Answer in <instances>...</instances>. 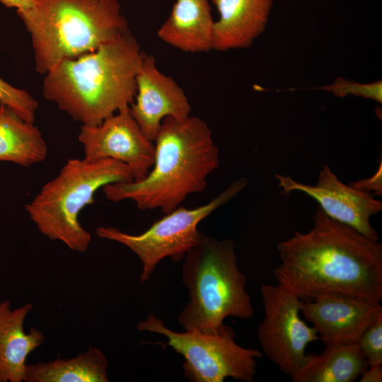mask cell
<instances>
[{"label":"cell","instance_id":"cell-15","mask_svg":"<svg viewBox=\"0 0 382 382\" xmlns=\"http://www.w3.org/2000/svg\"><path fill=\"white\" fill-rule=\"evenodd\" d=\"M33 305L25 303L11 309L8 300L0 303V377L2 382L24 380L28 355L42 345L45 335L40 330L23 329Z\"/></svg>","mask_w":382,"mask_h":382},{"label":"cell","instance_id":"cell-3","mask_svg":"<svg viewBox=\"0 0 382 382\" xmlns=\"http://www.w3.org/2000/svg\"><path fill=\"white\" fill-rule=\"evenodd\" d=\"M143 54L129 30L93 52L60 62L45 74L42 95L74 120L98 125L134 102Z\"/></svg>","mask_w":382,"mask_h":382},{"label":"cell","instance_id":"cell-8","mask_svg":"<svg viewBox=\"0 0 382 382\" xmlns=\"http://www.w3.org/2000/svg\"><path fill=\"white\" fill-rule=\"evenodd\" d=\"M137 330L164 335L166 345L185 359L184 376L192 382H223L227 378L253 382L257 359L263 355L258 349L238 345L232 329L221 335L192 330L178 332L149 314L138 323Z\"/></svg>","mask_w":382,"mask_h":382},{"label":"cell","instance_id":"cell-11","mask_svg":"<svg viewBox=\"0 0 382 382\" xmlns=\"http://www.w3.org/2000/svg\"><path fill=\"white\" fill-rule=\"evenodd\" d=\"M283 195L301 192L314 199L330 218L347 225L374 241H379L370 219L382 210V203L370 192L344 184L327 164L322 166L315 185L303 184L289 175H276Z\"/></svg>","mask_w":382,"mask_h":382},{"label":"cell","instance_id":"cell-22","mask_svg":"<svg viewBox=\"0 0 382 382\" xmlns=\"http://www.w3.org/2000/svg\"><path fill=\"white\" fill-rule=\"evenodd\" d=\"M357 344L368 366L382 364V317L364 332Z\"/></svg>","mask_w":382,"mask_h":382},{"label":"cell","instance_id":"cell-7","mask_svg":"<svg viewBox=\"0 0 382 382\" xmlns=\"http://www.w3.org/2000/svg\"><path fill=\"white\" fill-rule=\"evenodd\" d=\"M248 179L240 178L209 202L188 209L179 206L156 221L138 235L127 233L113 226H99L96 235L120 243L135 253L142 264L141 283L146 282L158 262L166 257L183 260L187 253L199 245L205 236L198 224L213 212L236 197L247 185Z\"/></svg>","mask_w":382,"mask_h":382},{"label":"cell","instance_id":"cell-14","mask_svg":"<svg viewBox=\"0 0 382 382\" xmlns=\"http://www.w3.org/2000/svg\"><path fill=\"white\" fill-rule=\"evenodd\" d=\"M219 18L214 21L212 50L250 47L265 30L274 0H212Z\"/></svg>","mask_w":382,"mask_h":382},{"label":"cell","instance_id":"cell-24","mask_svg":"<svg viewBox=\"0 0 382 382\" xmlns=\"http://www.w3.org/2000/svg\"><path fill=\"white\" fill-rule=\"evenodd\" d=\"M360 376V382H381L382 364L368 366Z\"/></svg>","mask_w":382,"mask_h":382},{"label":"cell","instance_id":"cell-5","mask_svg":"<svg viewBox=\"0 0 382 382\" xmlns=\"http://www.w3.org/2000/svg\"><path fill=\"white\" fill-rule=\"evenodd\" d=\"M183 260L182 279L190 299L178 320L185 330L224 334L232 329L224 324L226 318L253 316L233 241L205 236Z\"/></svg>","mask_w":382,"mask_h":382},{"label":"cell","instance_id":"cell-21","mask_svg":"<svg viewBox=\"0 0 382 382\" xmlns=\"http://www.w3.org/2000/svg\"><path fill=\"white\" fill-rule=\"evenodd\" d=\"M322 89L331 91L338 97L353 95L370 98L380 103L382 102L381 81L370 83H360L338 77L331 85L323 87Z\"/></svg>","mask_w":382,"mask_h":382},{"label":"cell","instance_id":"cell-23","mask_svg":"<svg viewBox=\"0 0 382 382\" xmlns=\"http://www.w3.org/2000/svg\"><path fill=\"white\" fill-rule=\"evenodd\" d=\"M381 162L376 172L370 178L350 183V185L360 190L370 192L374 191L376 195H381L382 192V168Z\"/></svg>","mask_w":382,"mask_h":382},{"label":"cell","instance_id":"cell-16","mask_svg":"<svg viewBox=\"0 0 382 382\" xmlns=\"http://www.w3.org/2000/svg\"><path fill=\"white\" fill-rule=\"evenodd\" d=\"M214 23L209 0H176L157 35L181 51L207 52L212 50Z\"/></svg>","mask_w":382,"mask_h":382},{"label":"cell","instance_id":"cell-2","mask_svg":"<svg viewBox=\"0 0 382 382\" xmlns=\"http://www.w3.org/2000/svg\"><path fill=\"white\" fill-rule=\"evenodd\" d=\"M154 144L148 174L139 180L105 185L102 190L108 200L130 199L140 210L160 209L167 214L190 194L203 192L208 176L220 164L212 131L198 117L164 118Z\"/></svg>","mask_w":382,"mask_h":382},{"label":"cell","instance_id":"cell-10","mask_svg":"<svg viewBox=\"0 0 382 382\" xmlns=\"http://www.w3.org/2000/svg\"><path fill=\"white\" fill-rule=\"evenodd\" d=\"M88 161L112 158L125 163L133 180L144 178L154 160V144L132 117L129 107L95 126L81 125L78 136Z\"/></svg>","mask_w":382,"mask_h":382},{"label":"cell","instance_id":"cell-26","mask_svg":"<svg viewBox=\"0 0 382 382\" xmlns=\"http://www.w3.org/2000/svg\"><path fill=\"white\" fill-rule=\"evenodd\" d=\"M0 382H1V377H0Z\"/></svg>","mask_w":382,"mask_h":382},{"label":"cell","instance_id":"cell-25","mask_svg":"<svg viewBox=\"0 0 382 382\" xmlns=\"http://www.w3.org/2000/svg\"><path fill=\"white\" fill-rule=\"evenodd\" d=\"M4 6L16 8L17 11H25L32 8L35 4V0H0Z\"/></svg>","mask_w":382,"mask_h":382},{"label":"cell","instance_id":"cell-19","mask_svg":"<svg viewBox=\"0 0 382 382\" xmlns=\"http://www.w3.org/2000/svg\"><path fill=\"white\" fill-rule=\"evenodd\" d=\"M47 155L40 130L0 103V161L30 166L42 162Z\"/></svg>","mask_w":382,"mask_h":382},{"label":"cell","instance_id":"cell-17","mask_svg":"<svg viewBox=\"0 0 382 382\" xmlns=\"http://www.w3.org/2000/svg\"><path fill=\"white\" fill-rule=\"evenodd\" d=\"M320 354H308L293 382H352L368 367L357 343L325 345Z\"/></svg>","mask_w":382,"mask_h":382},{"label":"cell","instance_id":"cell-6","mask_svg":"<svg viewBox=\"0 0 382 382\" xmlns=\"http://www.w3.org/2000/svg\"><path fill=\"white\" fill-rule=\"evenodd\" d=\"M132 180L129 168L120 161L69 158L25 209L45 237L62 242L71 250L84 253L89 247L91 235L80 224V212L86 206L95 203V194L100 188L110 183Z\"/></svg>","mask_w":382,"mask_h":382},{"label":"cell","instance_id":"cell-1","mask_svg":"<svg viewBox=\"0 0 382 382\" xmlns=\"http://www.w3.org/2000/svg\"><path fill=\"white\" fill-rule=\"evenodd\" d=\"M277 284L300 298L339 293L382 300V245L318 206L313 226L277 245Z\"/></svg>","mask_w":382,"mask_h":382},{"label":"cell","instance_id":"cell-12","mask_svg":"<svg viewBox=\"0 0 382 382\" xmlns=\"http://www.w3.org/2000/svg\"><path fill=\"white\" fill-rule=\"evenodd\" d=\"M300 311L325 345L357 343L364 332L382 317L380 301L339 293L301 301Z\"/></svg>","mask_w":382,"mask_h":382},{"label":"cell","instance_id":"cell-18","mask_svg":"<svg viewBox=\"0 0 382 382\" xmlns=\"http://www.w3.org/2000/svg\"><path fill=\"white\" fill-rule=\"evenodd\" d=\"M108 361L98 347L90 346L76 357L27 364L25 382H108Z\"/></svg>","mask_w":382,"mask_h":382},{"label":"cell","instance_id":"cell-13","mask_svg":"<svg viewBox=\"0 0 382 382\" xmlns=\"http://www.w3.org/2000/svg\"><path fill=\"white\" fill-rule=\"evenodd\" d=\"M136 81L137 93L129 110L151 141L164 118L190 115L191 107L185 92L172 77L160 71L153 54L144 53Z\"/></svg>","mask_w":382,"mask_h":382},{"label":"cell","instance_id":"cell-9","mask_svg":"<svg viewBox=\"0 0 382 382\" xmlns=\"http://www.w3.org/2000/svg\"><path fill=\"white\" fill-rule=\"evenodd\" d=\"M264 318L257 328L260 347L283 373L294 376L304 364L307 345L320 340L300 316L301 298L277 284H262Z\"/></svg>","mask_w":382,"mask_h":382},{"label":"cell","instance_id":"cell-20","mask_svg":"<svg viewBox=\"0 0 382 382\" xmlns=\"http://www.w3.org/2000/svg\"><path fill=\"white\" fill-rule=\"evenodd\" d=\"M0 103L25 121L33 124L38 108L37 100L26 91L16 88L0 78Z\"/></svg>","mask_w":382,"mask_h":382},{"label":"cell","instance_id":"cell-4","mask_svg":"<svg viewBox=\"0 0 382 382\" xmlns=\"http://www.w3.org/2000/svg\"><path fill=\"white\" fill-rule=\"evenodd\" d=\"M30 35L36 71L93 52L129 30L117 0H35L16 11Z\"/></svg>","mask_w":382,"mask_h":382}]
</instances>
